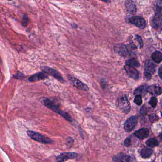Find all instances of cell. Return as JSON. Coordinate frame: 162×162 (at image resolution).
<instances>
[{"label":"cell","mask_w":162,"mask_h":162,"mask_svg":"<svg viewBox=\"0 0 162 162\" xmlns=\"http://www.w3.org/2000/svg\"><path fill=\"white\" fill-rule=\"evenodd\" d=\"M158 74L159 76L160 77V78L162 79V66H160L158 69Z\"/></svg>","instance_id":"cell-32"},{"label":"cell","mask_w":162,"mask_h":162,"mask_svg":"<svg viewBox=\"0 0 162 162\" xmlns=\"http://www.w3.org/2000/svg\"><path fill=\"white\" fill-rule=\"evenodd\" d=\"M154 153L152 149L148 147H144L140 151V155L143 158L146 159L150 158Z\"/></svg>","instance_id":"cell-18"},{"label":"cell","mask_w":162,"mask_h":162,"mask_svg":"<svg viewBox=\"0 0 162 162\" xmlns=\"http://www.w3.org/2000/svg\"><path fill=\"white\" fill-rule=\"evenodd\" d=\"M134 102L138 106H140L143 103L142 97L140 95L135 96L134 99Z\"/></svg>","instance_id":"cell-25"},{"label":"cell","mask_w":162,"mask_h":162,"mask_svg":"<svg viewBox=\"0 0 162 162\" xmlns=\"http://www.w3.org/2000/svg\"><path fill=\"white\" fill-rule=\"evenodd\" d=\"M130 24L134 25L141 29H144L146 26V22L143 17L139 16H134L129 19Z\"/></svg>","instance_id":"cell-8"},{"label":"cell","mask_w":162,"mask_h":162,"mask_svg":"<svg viewBox=\"0 0 162 162\" xmlns=\"http://www.w3.org/2000/svg\"><path fill=\"white\" fill-rule=\"evenodd\" d=\"M28 23H29V18H28V16L24 14L22 17L21 24H22V26L26 27L28 24Z\"/></svg>","instance_id":"cell-27"},{"label":"cell","mask_w":162,"mask_h":162,"mask_svg":"<svg viewBox=\"0 0 162 162\" xmlns=\"http://www.w3.org/2000/svg\"><path fill=\"white\" fill-rule=\"evenodd\" d=\"M74 142V139L72 138H68L67 139V146L69 148H70V147H72V146L73 145Z\"/></svg>","instance_id":"cell-29"},{"label":"cell","mask_w":162,"mask_h":162,"mask_svg":"<svg viewBox=\"0 0 162 162\" xmlns=\"http://www.w3.org/2000/svg\"><path fill=\"white\" fill-rule=\"evenodd\" d=\"M48 78V75L43 72L37 73L30 76L28 78V81L30 82H35L41 81L42 79Z\"/></svg>","instance_id":"cell-16"},{"label":"cell","mask_w":162,"mask_h":162,"mask_svg":"<svg viewBox=\"0 0 162 162\" xmlns=\"http://www.w3.org/2000/svg\"><path fill=\"white\" fill-rule=\"evenodd\" d=\"M135 40L137 41L138 42V44L139 48V49H142L143 47V41L142 38L140 36V35H138V34H135Z\"/></svg>","instance_id":"cell-23"},{"label":"cell","mask_w":162,"mask_h":162,"mask_svg":"<svg viewBox=\"0 0 162 162\" xmlns=\"http://www.w3.org/2000/svg\"><path fill=\"white\" fill-rule=\"evenodd\" d=\"M72 27L74 29H77V28H78V26L75 24H73L72 25Z\"/></svg>","instance_id":"cell-34"},{"label":"cell","mask_w":162,"mask_h":162,"mask_svg":"<svg viewBox=\"0 0 162 162\" xmlns=\"http://www.w3.org/2000/svg\"><path fill=\"white\" fill-rule=\"evenodd\" d=\"M113 50L115 53L122 57H127L129 53L126 45L122 43H118L115 45L113 47Z\"/></svg>","instance_id":"cell-10"},{"label":"cell","mask_w":162,"mask_h":162,"mask_svg":"<svg viewBox=\"0 0 162 162\" xmlns=\"http://www.w3.org/2000/svg\"><path fill=\"white\" fill-rule=\"evenodd\" d=\"M126 65L131 67L133 68H138L140 66V63L137 59L133 58H129V60L126 61Z\"/></svg>","instance_id":"cell-20"},{"label":"cell","mask_w":162,"mask_h":162,"mask_svg":"<svg viewBox=\"0 0 162 162\" xmlns=\"http://www.w3.org/2000/svg\"><path fill=\"white\" fill-rule=\"evenodd\" d=\"M156 65L152 61L147 60L145 63L144 77L147 81L151 79L155 71Z\"/></svg>","instance_id":"cell-5"},{"label":"cell","mask_w":162,"mask_h":162,"mask_svg":"<svg viewBox=\"0 0 162 162\" xmlns=\"http://www.w3.org/2000/svg\"><path fill=\"white\" fill-rule=\"evenodd\" d=\"M105 83H106V81H104V82H103L102 81H101V86L102 87L103 89H104L105 87H106V84H105Z\"/></svg>","instance_id":"cell-33"},{"label":"cell","mask_w":162,"mask_h":162,"mask_svg":"<svg viewBox=\"0 0 162 162\" xmlns=\"http://www.w3.org/2000/svg\"><path fill=\"white\" fill-rule=\"evenodd\" d=\"M131 144V139L130 137L126 138L124 141V145L126 147H129Z\"/></svg>","instance_id":"cell-30"},{"label":"cell","mask_w":162,"mask_h":162,"mask_svg":"<svg viewBox=\"0 0 162 162\" xmlns=\"http://www.w3.org/2000/svg\"><path fill=\"white\" fill-rule=\"evenodd\" d=\"M146 145L150 147L158 146L159 145V142L155 138H151L146 142Z\"/></svg>","instance_id":"cell-22"},{"label":"cell","mask_w":162,"mask_h":162,"mask_svg":"<svg viewBox=\"0 0 162 162\" xmlns=\"http://www.w3.org/2000/svg\"><path fill=\"white\" fill-rule=\"evenodd\" d=\"M147 86L145 85H142L141 86L139 87L137 89L135 90L134 94L135 96L137 95H140L141 97L144 96L146 95V94L147 93Z\"/></svg>","instance_id":"cell-19"},{"label":"cell","mask_w":162,"mask_h":162,"mask_svg":"<svg viewBox=\"0 0 162 162\" xmlns=\"http://www.w3.org/2000/svg\"><path fill=\"white\" fill-rule=\"evenodd\" d=\"M149 130L146 128H142L135 132L134 135L135 137H137L140 140H142L144 139L148 138L149 135Z\"/></svg>","instance_id":"cell-13"},{"label":"cell","mask_w":162,"mask_h":162,"mask_svg":"<svg viewBox=\"0 0 162 162\" xmlns=\"http://www.w3.org/2000/svg\"><path fill=\"white\" fill-rule=\"evenodd\" d=\"M113 160L114 162H130L131 158L124 153H120L114 156Z\"/></svg>","instance_id":"cell-14"},{"label":"cell","mask_w":162,"mask_h":162,"mask_svg":"<svg viewBox=\"0 0 162 162\" xmlns=\"http://www.w3.org/2000/svg\"><path fill=\"white\" fill-rule=\"evenodd\" d=\"M125 5L126 11L128 13H129L130 14H135L137 13V6L132 1H126Z\"/></svg>","instance_id":"cell-15"},{"label":"cell","mask_w":162,"mask_h":162,"mask_svg":"<svg viewBox=\"0 0 162 162\" xmlns=\"http://www.w3.org/2000/svg\"><path fill=\"white\" fill-rule=\"evenodd\" d=\"M118 101L119 109L122 112L126 114L129 113L131 107L127 96L126 95L120 96L118 98Z\"/></svg>","instance_id":"cell-4"},{"label":"cell","mask_w":162,"mask_h":162,"mask_svg":"<svg viewBox=\"0 0 162 162\" xmlns=\"http://www.w3.org/2000/svg\"><path fill=\"white\" fill-rule=\"evenodd\" d=\"M124 68L129 77L135 80H138L140 78V71L137 69L127 65H125Z\"/></svg>","instance_id":"cell-12"},{"label":"cell","mask_w":162,"mask_h":162,"mask_svg":"<svg viewBox=\"0 0 162 162\" xmlns=\"http://www.w3.org/2000/svg\"><path fill=\"white\" fill-rule=\"evenodd\" d=\"M147 92L154 95L160 96L162 94V88L160 87L153 85L147 87Z\"/></svg>","instance_id":"cell-17"},{"label":"cell","mask_w":162,"mask_h":162,"mask_svg":"<svg viewBox=\"0 0 162 162\" xmlns=\"http://www.w3.org/2000/svg\"><path fill=\"white\" fill-rule=\"evenodd\" d=\"M27 134L30 138L38 142L45 144H50L53 143L54 142V141L49 138L45 137L38 132H35L33 131H28Z\"/></svg>","instance_id":"cell-2"},{"label":"cell","mask_w":162,"mask_h":162,"mask_svg":"<svg viewBox=\"0 0 162 162\" xmlns=\"http://www.w3.org/2000/svg\"><path fill=\"white\" fill-rule=\"evenodd\" d=\"M140 114L141 115L143 116L146 115L147 114V107H146V105H144L140 108Z\"/></svg>","instance_id":"cell-28"},{"label":"cell","mask_w":162,"mask_h":162,"mask_svg":"<svg viewBox=\"0 0 162 162\" xmlns=\"http://www.w3.org/2000/svg\"><path fill=\"white\" fill-rule=\"evenodd\" d=\"M78 154L75 152H64L60 154L56 158V160L58 162H64L70 159H73L78 156Z\"/></svg>","instance_id":"cell-11"},{"label":"cell","mask_w":162,"mask_h":162,"mask_svg":"<svg viewBox=\"0 0 162 162\" xmlns=\"http://www.w3.org/2000/svg\"><path fill=\"white\" fill-rule=\"evenodd\" d=\"M41 70L43 72H44L48 75H50L53 76L59 81L61 82L62 83L65 82V80L62 77V75H61V73L56 70L50 68L49 67L43 66L41 67Z\"/></svg>","instance_id":"cell-6"},{"label":"cell","mask_w":162,"mask_h":162,"mask_svg":"<svg viewBox=\"0 0 162 162\" xmlns=\"http://www.w3.org/2000/svg\"><path fill=\"white\" fill-rule=\"evenodd\" d=\"M158 99L155 97H152L151 98L149 101V104L153 108H155L156 107V105L158 104Z\"/></svg>","instance_id":"cell-24"},{"label":"cell","mask_w":162,"mask_h":162,"mask_svg":"<svg viewBox=\"0 0 162 162\" xmlns=\"http://www.w3.org/2000/svg\"><path fill=\"white\" fill-rule=\"evenodd\" d=\"M43 103L46 107L50 109L51 110H53L54 112H55V113L60 115L61 116H62L68 121L70 122H72L73 121L72 118L68 113H67V112L63 111L62 109H61L58 105H56L55 103L52 101L49 98H45L44 100H43Z\"/></svg>","instance_id":"cell-1"},{"label":"cell","mask_w":162,"mask_h":162,"mask_svg":"<svg viewBox=\"0 0 162 162\" xmlns=\"http://www.w3.org/2000/svg\"><path fill=\"white\" fill-rule=\"evenodd\" d=\"M162 2L161 1H157L156 12L152 21L154 28L160 30L162 27Z\"/></svg>","instance_id":"cell-3"},{"label":"cell","mask_w":162,"mask_h":162,"mask_svg":"<svg viewBox=\"0 0 162 162\" xmlns=\"http://www.w3.org/2000/svg\"><path fill=\"white\" fill-rule=\"evenodd\" d=\"M138 123V117L136 115H133L126 120L124 125V129L126 132H130L135 128Z\"/></svg>","instance_id":"cell-7"},{"label":"cell","mask_w":162,"mask_h":162,"mask_svg":"<svg viewBox=\"0 0 162 162\" xmlns=\"http://www.w3.org/2000/svg\"><path fill=\"white\" fill-rule=\"evenodd\" d=\"M149 121L151 122H155L157 121L159 119V117H158L157 115L155 114V113H152L149 115Z\"/></svg>","instance_id":"cell-26"},{"label":"cell","mask_w":162,"mask_h":162,"mask_svg":"<svg viewBox=\"0 0 162 162\" xmlns=\"http://www.w3.org/2000/svg\"><path fill=\"white\" fill-rule=\"evenodd\" d=\"M68 78L73 86L77 87V89L86 91H88L90 90L89 87L87 85L81 81L79 79H78L75 77L69 75Z\"/></svg>","instance_id":"cell-9"},{"label":"cell","mask_w":162,"mask_h":162,"mask_svg":"<svg viewBox=\"0 0 162 162\" xmlns=\"http://www.w3.org/2000/svg\"><path fill=\"white\" fill-rule=\"evenodd\" d=\"M13 77L14 78H17V79H22L24 77V75L22 73L19 72L17 73L16 75H14Z\"/></svg>","instance_id":"cell-31"},{"label":"cell","mask_w":162,"mask_h":162,"mask_svg":"<svg viewBox=\"0 0 162 162\" xmlns=\"http://www.w3.org/2000/svg\"><path fill=\"white\" fill-rule=\"evenodd\" d=\"M152 58L156 63H159L162 61V54L159 51H155L152 55Z\"/></svg>","instance_id":"cell-21"}]
</instances>
